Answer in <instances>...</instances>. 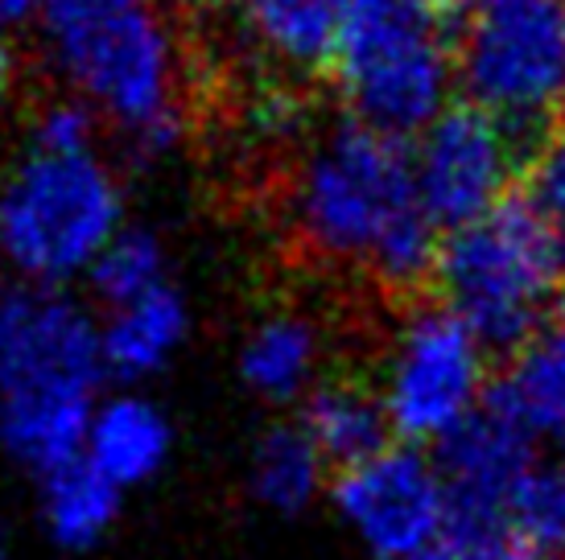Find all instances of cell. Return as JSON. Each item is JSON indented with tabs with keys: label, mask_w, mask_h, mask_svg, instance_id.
Masks as SVG:
<instances>
[{
	"label": "cell",
	"mask_w": 565,
	"mask_h": 560,
	"mask_svg": "<svg viewBox=\"0 0 565 560\" xmlns=\"http://www.w3.org/2000/svg\"><path fill=\"white\" fill-rule=\"evenodd\" d=\"M516 132L475 104L446 108L417 137L413 177L438 227H467L503 206L516 177Z\"/></svg>",
	"instance_id": "30bf717a"
},
{
	"label": "cell",
	"mask_w": 565,
	"mask_h": 560,
	"mask_svg": "<svg viewBox=\"0 0 565 560\" xmlns=\"http://www.w3.org/2000/svg\"><path fill=\"white\" fill-rule=\"evenodd\" d=\"M170 453L173 424L158 400H149L141 391H120L95 405L83 457L108 483H116L120 491L153 483L170 462Z\"/></svg>",
	"instance_id": "7c38bea8"
},
{
	"label": "cell",
	"mask_w": 565,
	"mask_h": 560,
	"mask_svg": "<svg viewBox=\"0 0 565 560\" xmlns=\"http://www.w3.org/2000/svg\"><path fill=\"white\" fill-rule=\"evenodd\" d=\"M301 429L310 433L318 453L330 466H355L363 457L388 445V412L380 405L376 388L355 379H327L301 400Z\"/></svg>",
	"instance_id": "ac0fdd59"
},
{
	"label": "cell",
	"mask_w": 565,
	"mask_h": 560,
	"mask_svg": "<svg viewBox=\"0 0 565 560\" xmlns=\"http://www.w3.org/2000/svg\"><path fill=\"white\" fill-rule=\"evenodd\" d=\"M104 375L99 322L79 297L25 284L0 305V400L92 391Z\"/></svg>",
	"instance_id": "9c48e42d"
},
{
	"label": "cell",
	"mask_w": 565,
	"mask_h": 560,
	"mask_svg": "<svg viewBox=\"0 0 565 560\" xmlns=\"http://www.w3.org/2000/svg\"><path fill=\"white\" fill-rule=\"evenodd\" d=\"M104 338V371L125 384H145L170 367L190 338V305L178 284H161L153 293L111 305L99 322Z\"/></svg>",
	"instance_id": "5bb4252c"
},
{
	"label": "cell",
	"mask_w": 565,
	"mask_h": 560,
	"mask_svg": "<svg viewBox=\"0 0 565 560\" xmlns=\"http://www.w3.org/2000/svg\"><path fill=\"white\" fill-rule=\"evenodd\" d=\"M92 289L104 305H125L132 297H145L170 284V251L149 227H125L111 239L104 256L92 268Z\"/></svg>",
	"instance_id": "44dd1931"
},
{
	"label": "cell",
	"mask_w": 565,
	"mask_h": 560,
	"mask_svg": "<svg viewBox=\"0 0 565 560\" xmlns=\"http://www.w3.org/2000/svg\"><path fill=\"white\" fill-rule=\"evenodd\" d=\"M327 466L301 424H273L248 453V495L273 515H301L322 495Z\"/></svg>",
	"instance_id": "ffe728a7"
},
{
	"label": "cell",
	"mask_w": 565,
	"mask_h": 560,
	"mask_svg": "<svg viewBox=\"0 0 565 560\" xmlns=\"http://www.w3.org/2000/svg\"><path fill=\"white\" fill-rule=\"evenodd\" d=\"M92 391H33L0 400V450L9 462L46 478L54 470L83 462L92 429Z\"/></svg>",
	"instance_id": "4fadbf2b"
},
{
	"label": "cell",
	"mask_w": 565,
	"mask_h": 560,
	"mask_svg": "<svg viewBox=\"0 0 565 560\" xmlns=\"http://www.w3.org/2000/svg\"><path fill=\"white\" fill-rule=\"evenodd\" d=\"M376 391L405 445H441L491 400L487 343L455 310L422 305L401 317L384 346Z\"/></svg>",
	"instance_id": "52a82bcc"
},
{
	"label": "cell",
	"mask_w": 565,
	"mask_h": 560,
	"mask_svg": "<svg viewBox=\"0 0 565 560\" xmlns=\"http://www.w3.org/2000/svg\"><path fill=\"white\" fill-rule=\"evenodd\" d=\"M334 515L372 560H422L455 528V498L434 457L384 445L334 483Z\"/></svg>",
	"instance_id": "ba28073f"
},
{
	"label": "cell",
	"mask_w": 565,
	"mask_h": 560,
	"mask_svg": "<svg viewBox=\"0 0 565 560\" xmlns=\"http://www.w3.org/2000/svg\"><path fill=\"white\" fill-rule=\"evenodd\" d=\"M46 0H0V42L9 46L17 33L38 30Z\"/></svg>",
	"instance_id": "484cf974"
},
{
	"label": "cell",
	"mask_w": 565,
	"mask_h": 560,
	"mask_svg": "<svg viewBox=\"0 0 565 560\" xmlns=\"http://www.w3.org/2000/svg\"><path fill=\"white\" fill-rule=\"evenodd\" d=\"M434 277L446 310L487 346L516 351L565 293V235L529 198L503 203L441 239Z\"/></svg>",
	"instance_id": "5b68a950"
},
{
	"label": "cell",
	"mask_w": 565,
	"mask_h": 560,
	"mask_svg": "<svg viewBox=\"0 0 565 560\" xmlns=\"http://www.w3.org/2000/svg\"><path fill=\"white\" fill-rule=\"evenodd\" d=\"M13 99H17V58L13 50L0 42V120L9 116Z\"/></svg>",
	"instance_id": "4316f807"
},
{
	"label": "cell",
	"mask_w": 565,
	"mask_h": 560,
	"mask_svg": "<svg viewBox=\"0 0 565 560\" xmlns=\"http://www.w3.org/2000/svg\"><path fill=\"white\" fill-rule=\"evenodd\" d=\"M38 486H42L38 491L42 531H46L50 545L63 548V552H92V548H99L111 536L116 519H120L125 491L108 483L87 457L38 478Z\"/></svg>",
	"instance_id": "e0dca14e"
},
{
	"label": "cell",
	"mask_w": 565,
	"mask_h": 560,
	"mask_svg": "<svg viewBox=\"0 0 565 560\" xmlns=\"http://www.w3.org/2000/svg\"><path fill=\"white\" fill-rule=\"evenodd\" d=\"M508 528L520 531L541 552H550L553 560H565V462L536 466L529 474L524 491L512 503Z\"/></svg>",
	"instance_id": "7402d4cb"
},
{
	"label": "cell",
	"mask_w": 565,
	"mask_h": 560,
	"mask_svg": "<svg viewBox=\"0 0 565 560\" xmlns=\"http://www.w3.org/2000/svg\"><path fill=\"white\" fill-rule=\"evenodd\" d=\"M252 128L260 137H289V128H298V104L285 91L260 95L252 108Z\"/></svg>",
	"instance_id": "d4e9b609"
},
{
	"label": "cell",
	"mask_w": 565,
	"mask_h": 560,
	"mask_svg": "<svg viewBox=\"0 0 565 560\" xmlns=\"http://www.w3.org/2000/svg\"><path fill=\"white\" fill-rule=\"evenodd\" d=\"M434 4H450V9H475V4H479V0H434Z\"/></svg>",
	"instance_id": "83f0119b"
},
{
	"label": "cell",
	"mask_w": 565,
	"mask_h": 560,
	"mask_svg": "<svg viewBox=\"0 0 565 560\" xmlns=\"http://www.w3.org/2000/svg\"><path fill=\"white\" fill-rule=\"evenodd\" d=\"M125 231V190L111 161L95 149L25 144L0 173V268L38 289L92 277Z\"/></svg>",
	"instance_id": "3957f363"
},
{
	"label": "cell",
	"mask_w": 565,
	"mask_h": 560,
	"mask_svg": "<svg viewBox=\"0 0 565 560\" xmlns=\"http://www.w3.org/2000/svg\"><path fill=\"white\" fill-rule=\"evenodd\" d=\"M330 71L351 120L396 140L422 137L458 87L434 0H343Z\"/></svg>",
	"instance_id": "277c9868"
},
{
	"label": "cell",
	"mask_w": 565,
	"mask_h": 560,
	"mask_svg": "<svg viewBox=\"0 0 565 560\" xmlns=\"http://www.w3.org/2000/svg\"><path fill=\"white\" fill-rule=\"evenodd\" d=\"M38 42L50 71L137 157L186 132V50L158 0H46Z\"/></svg>",
	"instance_id": "7a4b0ae2"
},
{
	"label": "cell",
	"mask_w": 565,
	"mask_h": 560,
	"mask_svg": "<svg viewBox=\"0 0 565 560\" xmlns=\"http://www.w3.org/2000/svg\"><path fill=\"white\" fill-rule=\"evenodd\" d=\"M458 87L512 132L565 104V0H479L455 42Z\"/></svg>",
	"instance_id": "8992f818"
},
{
	"label": "cell",
	"mask_w": 565,
	"mask_h": 560,
	"mask_svg": "<svg viewBox=\"0 0 565 560\" xmlns=\"http://www.w3.org/2000/svg\"><path fill=\"white\" fill-rule=\"evenodd\" d=\"M239 30L265 63L289 75L330 66L343 0H236Z\"/></svg>",
	"instance_id": "2e32d148"
},
{
	"label": "cell",
	"mask_w": 565,
	"mask_h": 560,
	"mask_svg": "<svg viewBox=\"0 0 565 560\" xmlns=\"http://www.w3.org/2000/svg\"><path fill=\"white\" fill-rule=\"evenodd\" d=\"M438 466L455 498V524H508L512 503L541 462L536 437L487 400L455 437L441 441Z\"/></svg>",
	"instance_id": "8fae6325"
},
{
	"label": "cell",
	"mask_w": 565,
	"mask_h": 560,
	"mask_svg": "<svg viewBox=\"0 0 565 560\" xmlns=\"http://www.w3.org/2000/svg\"><path fill=\"white\" fill-rule=\"evenodd\" d=\"M524 194L565 235V132H553V137L541 140V149L529 161Z\"/></svg>",
	"instance_id": "cb8c5ba5"
},
{
	"label": "cell",
	"mask_w": 565,
	"mask_h": 560,
	"mask_svg": "<svg viewBox=\"0 0 565 560\" xmlns=\"http://www.w3.org/2000/svg\"><path fill=\"white\" fill-rule=\"evenodd\" d=\"M4 297H9V289H4V268H0V305H4Z\"/></svg>",
	"instance_id": "4dcf8cb0"
},
{
	"label": "cell",
	"mask_w": 565,
	"mask_h": 560,
	"mask_svg": "<svg viewBox=\"0 0 565 560\" xmlns=\"http://www.w3.org/2000/svg\"><path fill=\"white\" fill-rule=\"evenodd\" d=\"M422 560H553L508 524H455Z\"/></svg>",
	"instance_id": "603a6c76"
},
{
	"label": "cell",
	"mask_w": 565,
	"mask_h": 560,
	"mask_svg": "<svg viewBox=\"0 0 565 560\" xmlns=\"http://www.w3.org/2000/svg\"><path fill=\"white\" fill-rule=\"evenodd\" d=\"M491 405L529 433L565 437V326L541 330L512 351L508 371L491 388Z\"/></svg>",
	"instance_id": "d6986e66"
},
{
	"label": "cell",
	"mask_w": 565,
	"mask_h": 560,
	"mask_svg": "<svg viewBox=\"0 0 565 560\" xmlns=\"http://www.w3.org/2000/svg\"><path fill=\"white\" fill-rule=\"evenodd\" d=\"M0 560H17V552L9 548V540H4V531H0Z\"/></svg>",
	"instance_id": "f1b7e54d"
},
{
	"label": "cell",
	"mask_w": 565,
	"mask_h": 560,
	"mask_svg": "<svg viewBox=\"0 0 565 560\" xmlns=\"http://www.w3.org/2000/svg\"><path fill=\"white\" fill-rule=\"evenodd\" d=\"M289 227L322 265L393 289H413L438 268V223L417 194L413 153L360 120L322 132L298 157Z\"/></svg>",
	"instance_id": "6da1fadb"
},
{
	"label": "cell",
	"mask_w": 565,
	"mask_h": 560,
	"mask_svg": "<svg viewBox=\"0 0 565 560\" xmlns=\"http://www.w3.org/2000/svg\"><path fill=\"white\" fill-rule=\"evenodd\" d=\"M182 4H194V9H211V4H223V0H182Z\"/></svg>",
	"instance_id": "f546056e"
},
{
	"label": "cell",
	"mask_w": 565,
	"mask_h": 560,
	"mask_svg": "<svg viewBox=\"0 0 565 560\" xmlns=\"http://www.w3.org/2000/svg\"><path fill=\"white\" fill-rule=\"evenodd\" d=\"M322 330L298 310L265 313L239 343V379L265 405H298L318 388Z\"/></svg>",
	"instance_id": "9a60e30c"
}]
</instances>
